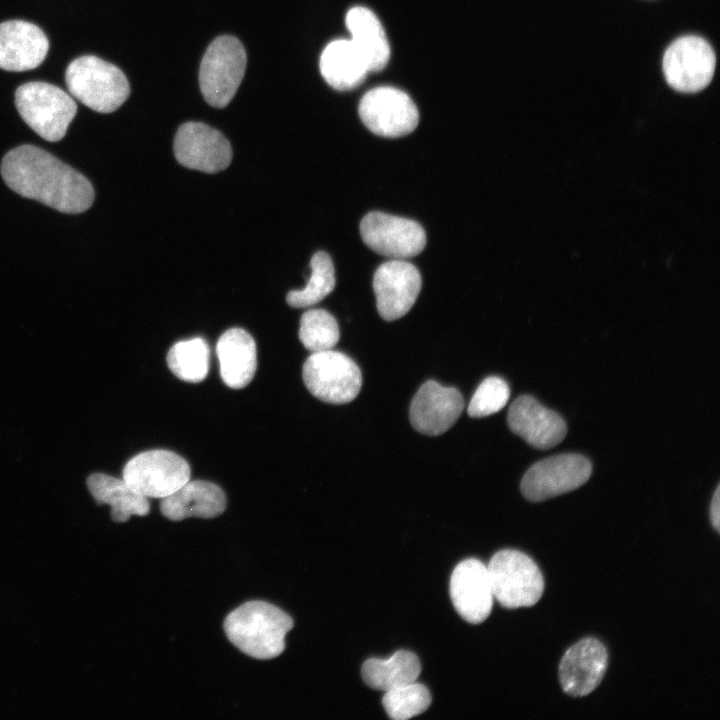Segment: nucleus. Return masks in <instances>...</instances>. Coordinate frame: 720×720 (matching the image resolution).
<instances>
[{"instance_id": "f257e3e1", "label": "nucleus", "mask_w": 720, "mask_h": 720, "mask_svg": "<svg viewBox=\"0 0 720 720\" xmlns=\"http://www.w3.org/2000/svg\"><path fill=\"white\" fill-rule=\"evenodd\" d=\"M1 174L19 195L63 213L84 212L94 200V189L84 175L33 145L10 150L2 160Z\"/></svg>"}, {"instance_id": "f03ea898", "label": "nucleus", "mask_w": 720, "mask_h": 720, "mask_svg": "<svg viewBox=\"0 0 720 720\" xmlns=\"http://www.w3.org/2000/svg\"><path fill=\"white\" fill-rule=\"evenodd\" d=\"M292 628L293 620L287 613L264 601L246 602L224 621L229 641L244 654L260 660L279 656Z\"/></svg>"}, {"instance_id": "7ed1b4c3", "label": "nucleus", "mask_w": 720, "mask_h": 720, "mask_svg": "<svg viewBox=\"0 0 720 720\" xmlns=\"http://www.w3.org/2000/svg\"><path fill=\"white\" fill-rule=\"evenodd\" d=\"M65 82L72 96L99 113L117 110L130 94L124 73L92 55L73 60L66 69Z\"/></svg>"}, {"instance_id": "20e7f679", "label": "nucleus", "mask_w": 720, "mask_h": 720, "mask_svg": "<svg viewBox=\"0 0 720 720\" xmlns=\"http://www.w3.org/2000/svg\"><path fill=\"white\" fill-rule=\"evenodd\" d=\"M16 108L26 124L43 139L61 140L77 112L75 101L57 86L34 81L15 92Z\"/></svg>"}, {"instance_id": "39448f33", "label": "nucleus", "mask_w": 720, "mask_h": 720, "mask_svg": "<svg viewBox=\"0 0 720 720\" xmlns=\"http://www.w3.org/2000/svg\"><path fill=\"white\" fill-rule=\"evenodd\" d=\"M487 570L494 599L505 608L530 607L542 597L543 575L523 552L500 550L490 559Z\"/></svg>"}, {"instance_id": "423d86ee", "label": "nucleus", "mask_w": 720, "mask_h": 720, "mask_svg": "<svg viewBox=\"0 0 720 720\" xmlns=\"http://www.w3.org/2000/svg\"><path fill=\"white\" fill-rule=\"evenodd\" d=\"M246 63L245 49L237 38L224 35L212 41L199 69L200 90L208 104L216 108L229 104L241 84Z\"/></svg>"}, {"instance_id": "0eeeda50", "label": "nucleus", "mask_w": 720, "mask_h": 720, "mask_svg": "<svg viewBox=\"0 0 720 720\" xmlns=\"http://www.w3.org/2000/svg\"><path fill=\"white\" fill-rule=\"evenodd\" d=\"M303 381L316 398L331 404H345L360 392L362 375L354 360L330 349L314 352L307 358Z\"/></svg>"}, {"instance_id": "6e6552de", "label": "nucleus", "mask_w": 720, "mask_h": 720, "mask_svg": "<svg viewBox=\"0 0 720 720\" xmlns=\"http://www.w3.org/2000/svg\"><path fill=\"white\" fill-rule=\"evenodd\" d=\"M716 57L702 37L686 35L676 39L663 56V72L668 85L676 91L695 93L712 81Z\"/></svg>"}, {"instance_id": "1a4fd4ad", "label": "nucleus", "mask_w": 720, "mask_h": 720, "mask_svg": "<svg viewBox=\"0 0 720 720\" xmlns=\"http://www.w3.org/2000/svg\"><path fill=\"white\" fill-rule=\"evenodd\" d=\"M185 459L168 450H150L130 459L123 469V479L147 498H165L190 480Z\"/></svg>"}, {"instance_id": "9d476101", "label": "nucleus", "mask_w": 720, "mask_h": 720, "mask_svg": "<svg viewBox=\"0 0 720 720\" xmlns=\"http://www.w3.org/2000/svg\"><path fill=\"white\" fill-rule=\"evenodd\" d=\"M359 116L374 134L396 138L415 130L418 109L408 94L394 87H376L365 93L359 103Z\"/></svg>"}, {"instance_id": "9b49d317", "label": "nucleus", "mask_w": 720, "mask_h": 720, "mask_svg": "<svg viewBox=\"0 0 720 720\" xmlns=\"http://www.w3.org/2000/svg\"><path fill=\"white\" fill-rule=\"evenodd\" d=\"M591 472L590 461L582 455H555L527 470L520 484L521 492L529 501H544L577 489L589 479Z\"/></svg>"}, {"instance_id": "f8f14e48", "label": "nucleus", "mask_w": 720, "mask_h": 720, "mask_svg": "<svg viewBox=\"0 0 720 720\" xmlns=\"http://www.w3.org/2000/svg\"><path fill=\"white\" fill-rule=\"evenodd\" d=\"M360 234L370 249L391 259L414 257L426 245L425 231L418 222L379 211L362 218Z\"/></svg>"}, {"instance_id": "ddd939ff", "label": "nucleus", "mask_w": 720, "mask_h": 720, "mask_svg": "<svg viewBox=\"0 0 720 720\" xmlns=\"http://www.w3.org/2000/svg\"><path fill=\"white\" fill-rule=\"evenodd\" d=\"M176 160L189 169L217 173L232 159L229 141L218 130L200 122L182 124L174 138Z\"/></svg>"}, {"instance_id": "4468645a", "label": "nucleus", "mask_w": 720, "mask_h": 720, "mask_svg": "<svg viewBox=\"0 0 720 720\" xmlns=\"http://www.w3.org/2000/svg\"><path fill=\"white\" fill-rule=\"evenodd\" d=\"M421 286V275L413 264L402 259L382 263L373 276L380 316L386 321L403 317L417 300Z\"/></svg>"}, {"instance_id": "2eb2a0df", "label": "nucleus", "mask_w": 720, "mask_h": 720, "mask_svg": "<svg viewBox=\"0 0 720 720\" xmlns=\"http://www.w3.org/2000/svg\"><path fill=\"white\" fill-rule=\"evenodd\" d=\"M464 400L454 387L434 380L425 382L412 399L409 417L415 430L437 436L450 429L461 415Z\"/></svg>"}, {"instance_id": "dca6fc26", "label": "nucleus", "mask_w": 720, "mask_h": 720, "mask_svg": "<svg viewBox=\"0 0 720 720\" xmlns=\"http://www.w3.org/2000/svg\"><path fill=\"white\" fill-rule=\"evenodd\" d=\"M450 597L458 614L467 622L485 621L493 606V592L487 566L478 559L461 561L450 578Z\"/></svg>"}, {"instance_id": "f3484780", "label": "nucleus", "mask_w": 720, "mask_h": 720, "mask_svg": "<svg viewBox=\"0 0 720 720\" xmlns=\"http://www.w3.org/2000/svg\"><path fill=\"white\" fill-rule=\"evenodd\" d=\"M607 666L605 646L595 638L582 639L572 645L560 661V685L568 695L587 696L601 683Z\"/></svg>"}, {"instance_id": "a211bd4d", "label": "nucleus", "mask_w": 720, "mask_h": 720, "mask_svg": "<svg viewBox=\"0 0 720 720\" xmlns=\"http://www.w3.org/2000/svg\"><path fill=\"white\" fill-rule=\"evenodd\" d=\"M507 422L510 430L537 449H549L565 437L567 428L560 415L530 395H522L511 404Z\"/></svg>"}, {"instance_id": "6ab92c4d", "label": "nucleus", "mask_w": 720, "mask_h": 720, "mask_svg": "<svg viewBox=\"0 0 720 720\" xmlns=\"http://www.w3.org/2000/svg\"><path fill=\"white\" fill-rule=\"evenodd\" d=\"M49 41L35 24L10 20L0 24V68L21 72L38 67L45 59Z\"/></svg>"}, {"instance_id": "aec40b11", "label": "nucleus", "mask_w": 720, "mask_h": 720, "mask_svg": "<svg viewBox=\"0 0 720 720\" xmlns=\"http://www.w3.org/2000/svg\"><path fill=\"white\" fill-rule=\"evenodd\" d=\"M226 508V496L216 484L202 480H188L179 489L162 498L161 513L168 519L180 521L188 517L214 518Z\"/></svg>"}, {"instance_id": "412c9836", "label": "nucleus", "mask_w": 720, "mask_h": 720, "mask_svg": "<svg viewBox=\"0 0 720 720\" xmlns=\"http://www.w3.org/2000/svg\"><path fill=\"white\" fill-rule=\"evenodd\" d=\"M216 353L220 374L224 383L233 388L247 386L257 367L256 344L252 336L242 328H231L219 338Z\"/></svg>"}, {"instance_id": "4be33fe9", "label": "nucleus", "mask_w": 720, "mask_h": 720, "mask_svg": "<svg viewBox=\"0 0 720 720\" xmlns=\"http://www.w3.org/2000/svg\"><path fill=\"white\" fill-rule=\"evenodd\" d=\"M350 41L364 59L369 72L382 70L390 58V46L384 28L368 8L356 6L346 14Z\"/></svg>"}, {"instance_id": "5701e85b", "label": "nucleus", "mask_w": 720, "mask_h": 720, "mask_svg": "<svg viewBox=\"0 0 720 720\" xmlns=\"http://www.w3.org/2000/svg\"><path fill=\"white\" fill-rule=\"evenodd\" d=\"M319 68L324 80L340 91L357 87L369 72L364 59L350 39L330 42L321 53Z\"/></svg>"}, {"instance_id": "b1692460", "label": "nucleus", "mask_w": 720, "mask_h": 720, "mask_svg": "<svg viewBox=\"0 0 720 720\" xmlns=\"http://www.w3.org/2000/svg\"><path fill=\"white\" fill-rule=\"evenodd\" d=\"M87 486L98 504L111 507L115 522H126L132 515L145 516L150 511L148 498L135 491L123 478L93 473L87 479Z\"/></svg>"}, {"instance_id": "393cba45", "label": "nucleus", "mask_w": 720, "mask_h": 720, "mask_svg": "<svg viewBox=\"0 0 720 720\" xmlns=\"http://www.w3.org/2000/svg\"><path fill=\"white\" fill-rule=\"evenodd\" d=\"M420 671L418 657L406 650H399L387 659L370 658L361 669L364 682L384 692L416 681Z\"/></svg>"}, {"instance_id": "a878e982", "label": "nucleus", "mask_w": 720, "mask_h": 720, "mask_svg": "<svg viewBox=\"0 0 720 720\" xmlns=\"http://www.w3.org/2000/svg\"><path fill=\"white\" fill-rule=\"evenodd\" d=\"M209 356L207 342L197 337L175 343L167 354V364L179 379L199 383L208 374Z\"/></svg>"}, {"instance_id": "bb28decb", "label": "nucleus", "mask_w": 720, "mask_h": 720, "mask_svg": "<svg viewBox=\"0 0 720 720\" xmlns=\"http://www.w3.org/2000/svg\"><path fill=\"white\" fill-rule=\"evenodd\" d=\"M311 275L301 290H291L287 303L294 308L310 307L332 292L335 288V271L331 257L324 251L316 252L310 261Z\"/></svg>"}, {"instance_id": "cd10ccee", "label": "nucleus", "mask_w": 720, "mask_h": 720, "mask_svg": "<svg viewBox=\"0 0 720 720\" xmlns=\"http://www.w3.org/2000/svg\"><path fill=\"white\" fill-rule=\"evenodd\" d=\"M340 337L336 319L324 309H310L300 319L299 339L304 347L314 352L333 349Z\"/></svg>"}, {"instance_id": "c85d7f7f", "label": "nucleus", "mask_w": 720, "mask_h": 720, "mask_svg": "<svg viewBox=\"0 0 720 720\" xmlns=\"http://www.w3.org/2000/svg\"><path fill=\"white\" fill-rule=\"evenodd\" d=\"M382 704L391 719L406 720L423 713L431 704V695L414 681L386 691Z\"/></svg>"}, {"instance_id": "c756f323", "label": "nucleus", "mask_w": 720, "mask_h": 720, "mask_svg": "<svg viewBox=\"0 0 720 720\" xmlns=\"http://www.w3.org/2000/svg\"><path fill=\"white\" fill-rule=\"evenodd\" d=\"M510 389L507 382L498 377L490 376L477 387L468 405V415L475 418L489 416L500 411L507 403Z\"/></svg>"}, {"instance_id": "7c9ffc66", "label": "nucleus", "mask_w": 720, "mask_h": 720, "mask_svg": "<svg viewBox=\"0 0 720 720\" xmlns=\"http://www.w3.org/2000/svg\"><path fill=\"white\" fill-rule=\"evenodd\" d=\"M710 520L714 529L720 531V486L717 485L710 504Z\"/></svg>"}]
</instances>
